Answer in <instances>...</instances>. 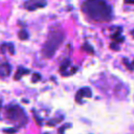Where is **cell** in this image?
Returning a JSON list of instances; mask_svg holds the SVG:
<instances>
[{
	"label": "cell",
	"instance_id": "6da1fadb",
	"mask_svg": "<svg viewBox=\"0 0 134 134\" xmlns=\"http://www.w3.org/2000/svg\"><path fill=\"white\" fill-rule=\"evenodd\" d=\"M82 9L94 21L106 22L112 18V8L105 0H85Z\"/></svg>",
	"mask_w": 134,
	"mask_h": 134
},
{
	"label": "cell",
	"instance_id": "7a4b0ae2",
	"mask_svg": "<svg viewBox=\"0 0 134 134\" xmlns=\"http://www.w3.org/2000/svg\"><path fill=\"white\" fill-rule=\"evenodd\" d=\"M64 40V34L61 29H53L49 32L48 38L42 48V53L45 58L50 59L55 53L59 46Z\"/></svg>",
	"mask_w": 134,
	"mask_h": 134
},
{
	"label": "cell",
	"instance_id": "3957f363",
	"mask_svg": "<svg viewBox=\"0 0 134 134\" xmlns=\"http://www.w3.org/2000/svg\"><path fill=\"white\" fill-rule=\"evenodd\" d=\"M6 114L10 120L18 121L21 126H24L27 122V116L22 110V108L18 105H9L6 107Z\"/></svg>",
	"mask_w": 134,
	"mask_h": 134
},
{
	"label": "cell",
	"instance_id": "277c9868",
	"mask_svg": "<svg viewBox=\"0 0 134 134\" xmlns=\"http://www.w3.org/2000/svg\"><path fill=\"white\" fill-rule=\"evenodd\" d=\"M45 4H46V0H27L24 6L29 10H34L39 7L45 6Z\"/></svg>",
	"mask_w": 134,
	"mask_h": 134
},
{
	"label": "cell",
	"instance_id": "5b68a950",
	"mask_svg": "<svg viewBox=\"0 0 134 134\" xmlns=\"http://www.w3.org/2000/svg\"><path fill=\"white\" fill-rule=\"evenodd\" d=\"M92 96V92L90 90V88L88 87H84V88H81L77 92H76V95H75V100L77 103H82V98L84 97H91Z\"/></svg>",
	"mask_w": 134,
	"mask_h": 134
},
{
	"label": "cell",
	"instance_id": "8992f818",
	"mask_svg": "<svg viewBox=\"0 0 134 134\" xmlns=\"http://www.w3.org/2000/svg\"><path fill=\"white\" fill-rule=\"evenodd\" d=\"M10 69H12V67H10V65H9L8 63H3V64L1 65V75H2V76L9 75Z\"/></svg>",
	"mask_w": 134,
	"mask_h": 134
},
{
	"label": "cell",
	"instance_id": "52a82bcc",
	"mask_svg": "<svg viewBox=\"0 0 134 134\" xmlns=\"http://www.w3.org/2000/svg\"><path fill=\"white\" fill-rule=\"evenodd\" d=\"M27 73H29V70H28V69H25V68L19 67V68H18V70H17V72H16V74H15V77H14V79H15V80H20L22 75L27 74Z\"/></svg>",
	"mask_w": 134,
	"mask_h": 134
},
{
	"label": "cell",
	"instance_id": "ba28073f",
	"mask_svg": "<svg viewBox=\"0 0 134 134\" xmlns=\"http://www.w3.org/2000/svg\"><path fill=\"white\" fill-rule=\"evenodd\" d=\"M70 65H71V61L69 59H66L60 66V71L61 72H64V71H67L68 68H70Z\"/></svg>",
	"mask_w": 134,
	"mask_h": 134
},
{
	"label": "cell",
	"instance_id": "9c48e42d",
	"mask_svg": "<svg viewBox=\"0 0 134 134\" xmlns=\"http://www.w3.org/2000/svg\"><path fill=\"white\" fill-rule=\"evenodd\" d=\"M18 36H19V39L20 40H27L28 39V32L25 29H21L18 32Z\"/></svg>",
	"mask_w": 134,
	"mask_h": 134
},
{
	"label": "cell",
	"instance_id": "30bf717a",
	"mask_svg": "<svg viewBox=\"0 0 134 134\" xmlns=\"http://www.w3.org/2000/svg\"><path fill=\"white\" fill-rule=\"evenodd\" d=\"M62 119H63V116H61L60 118H54V119L48 120V121H47V126H49V127H54L55 124H57V122H60Z\"/></svg>",
	"mask_w": 134,
	"mask_h": 134
},
{
	"label": "cell",
	"instance_id": "8fae6325",
	"mask_svg": "<svg viewBox=\"0 0 134 134\" xmlns=\"http://www.w3.org/2000/svg\"><path fill=\"white\" fill-rule=\"evenodd\" d=\"M83 48H84V50L85 51H87L88 53H94V50H93V47L91 46V45H89L88 43H85L84 44V46H83Z\"/></svg>",
	"mask_w": 134,
	"mask_h": 134
},
{
	"label": "cell",
	"instance_id": "7c38bea8",
	"mask_svg": "<svg viewBox=\"0 0 134 134\" xmlns=\"http://www.w3.org/2000/svg\"><path fill=\"white\" fill-rule=\"evenodd\" d=\"M122 63L126 65V67H127L129 70H132V66H131V63L129 62V60H128L127 58H124V59H122Z\"/></svg>",
	"mask_w": 134,
	"mask_h": 134
},
{
	"label": "cell",
	"instance_id": "4fadbf2b",
	"mask_svg": "<svg viewBox=\"0 0 134 134\" xmlns=\"http://www.w3.org/2000/svg\"><path fill=\"white\" fill-rule=\"evenodd\" d=\"M41 80V75L39 74V73H34L32 74V77H31V82H34V83H37L38 81H40Z\"/></svg>",
	"mask_w": 134,
	"mask_h": 134
},
{
	"label": "cell",
	"instance_id": "5bb4252c",
	"mask_svg": "<svg viewBox=\"0 0 134 134\" xmlns=\"http://www.w3.org/2000/svg\"><path fill=\"white\" fill-rule=\"evenodd\" d=\"M3 132L4 133H7V134H14L17 132V129L15 128H9V129H3Z\"/></svg>",
	"mask_w": 134,
	"mask_h": 134
},
{
	"label": "cell",
	"instance_id": "9a60e30c",
	"mask_svg": "<svg viewBox=\"0 0 134 134\" xmlns=\"http://www.w3.org/2000/svg\"><path fill=\"white\" fill-rule=\"evenodd\" d=\"M70 127H71V124H66V125H64L63 127H61V128L59 129V133H60V134H64V130L67 129V128H70Z\"/></svg>",
	"mask_w": 134,
	"mask_h": 134
},
{
	"label": "cell",
	"instance_id": "2e32d148",
	"mask_svg": "<svg viewBox=\"0 0 134 134\" xmlns=\"http://www.w3.org/2000/svg\"><path fill=\"white\" fill-rule=\"evenodd\" d=\"M6 46H7V49H8V51H9V53H10V54H14V53H15L14 45H13L12 43H8V44H6Z\"/></svg>",
	"mask_w": 134,
	"mask_h": 134
},
{
	"label": "cell",
	"instance_id": "e0dca14e",
	"mask_svg": "<svg viewBox=\"0 0 134 134\" xmlns=\"http://www.w3.org/2000/svg\"><path fill=\"white\" fill-rule=\"evenodd\" d=\"M110 48H111L112 50H119V46L117 45L116 42H112V43L110 44Z\"/></svg>",
	"mask_w": 134,
	"mask_h": 134
},
{
	"label": "cell",
	"instance_id": "ac0fdd59",
	"mask_svg": "<svg viewBox=\"0 0 134 134\" xmlns=\"http://www.w3.org/2000/svg\"><path fill=\"white\" fill-rule=\"evenodd\" d=\"M32 113L35 114V119H36V121H37V124H38L39 126H41V125H42V120L40 119V117H39V115H38V114L36 113V111H34V110H32Z\"/></svg>",
	"mask_w": 134,
	"mask_h": 134
},
{
	"label": "cell",
	"instance_id": "d6986e66",
	"mask_svg": "<svg viewBox=\"0 0 134 134\" xmlns=\"http://www.w3.org/2000/svg\"><path fill=\"white\" fill-rule=\"evenodd\" d=\"M77 71V67L76 66H73V67H71V70H70V74H73V73H75Z\"/></svg>",
	"mask_w": 134,
	"mask_h": 134
},
{
	"label": "cell",
	"instance_id": "ffe728a7",
	"mask_svg": "<svg viewBox=\"0 0 134 134\" xmlns=\"http://www.w3.org/2000/svg\"><path fill=\"white\" fill-rule=\"evenodd\" d=\"M125 2H127V3H134V0H125Z\"/></svg>",
	"mask_w": 134,
	"mask_h": 134
},
{
	"label": "cell",
	"instance_id": "44dd1931",
	"mask_svg": "<svg viewBox=\"0 0 134 134\" xmlns=\"http://www.w3.org/2000/svg\"><path fill=\"white\" fill-rule=\"evenodd\" d=\"M131 66H132V70H133V69H134V61L131 63Z\"/></svg>",
	"mask_w": 134,
	"mask_h": 134
},
{
	"label": "cell",
	"instance_id": "7402d4cb",
	"mask_svg": "<svg viewBox=\"0 0 134 134\" xmlns=\"http://www.w3.org/2000/svg\"><path fill=\"white\" fill-rule=\"evenodd\" d=\"M22 102H23V103H26V104L28 103V100H27V99H22Z\"/></svg>",
	"mask_w": 134,
	"mask_h": 134
},
{
	"label": "cell",
	"instance_id": "603a6c76",
	"mask_svg": "<svg viewBox=\"0 0 134 134\" xmlns=\"http://www.w3.org/2000/svg\"><path fill=\"white\" fill-rule=\"evenodd\" d=\"M131 35H132V37L134 38V30H132V31H131Z\"/></svg>",
	"mask_w": 134,
	"mask_h": 134
}]
</instances>
